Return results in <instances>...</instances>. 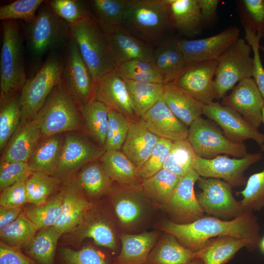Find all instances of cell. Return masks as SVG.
<instances>
[{
	"label": "cell",
	"instance_id": "cell-1",
	"mask_svg": "<svg viewBox=\"0 0 264 264\" xmlns=\"http://www.w3.org/2000/svg\"><path fill=\"white\" fill-rule=\"evenodd\" d=\"M154 227L174 235L182 245L194 252L201 249L210 239L220 236L231 235L247 240L252 251L259 247L261 240L258 219L251 211L228 220L203 217L191 223L178 224L165 220L154 224Z\"/></svg>",
	"mask_w": 264,
	"mask_h": 264
},
{
	"label": "cell",
	"instance_id": "cell-2",
	"mask_svg": "<svg viewBox=\"0 0 264 264\" xmlns=\"http://www.w3.org/2000/svg\"><path fill=\"white\" fill-rule=\"evenodd\" d=\"M107 198L121 233L144 231L155 211L160 209L147 196L141 185H129L114 182Z\"/></svg>",
	"mask_w": 264,
	"mask_h": 264
},
{
	"label": "cell",
	"instance_id": "cell-3",
	"mask_svg": "<svg viewBox=\"0 0 264 264\" xmlns=\"http://www.w3.org/2000/svg\"><path fill=\"white\" fill-rule=\"evenodd\" d=\"M117 220L107 201L93 202L78 224L70 232L63 235V243L79 247L86 239L110 250L116 256L121 243Z\"/></svg>",
	"mask_w": 264,
	"mask_h": 264
},
{
	"label": "cell",
	"instance_id": "cell-4",
	"mask_svg": "<svg viewBox=\"0 0 264 264\" xmlns=\"http://www.w3.org/2000/svg\"><path fill=\"white\" fill-rule=\"evenodd\" d=\"M143 41L156 46L173 29L167 0H131L122 25Z\"/></svg>",
	"mask_w": 264,
	"mask_h": 264
},
{
	"label": "cell",
	"instance_id": "cell-5",
	"mask_svg": "<svg viewBox=\"0 0 264 264\" xmlns=\"http://www.w3.org/2000/svg\"><path fill=\"white\" fill-rule=\"evenodd\" d=\"M71 37L97 82L117 67L106 34L92 16L69 25Z\"/></svg>",
	"mask_w": 264,
	"mask_h": 264
},
{
	"label": "cell",
	"instance_id": "cell-6",
	"mask_svg": "<svg viewBox=\"0 0 264 264\" xmlns=\"http://www.w3.org/2000/svg\"><path fill=\"white\" fill-rule=\"evenodd\" d=\"M23 31L33 66L37 68L44 54L66 46L71 38L68 24L53 12L46 1L34 20L24 24Z\"/></svg>",
	"mask_w": 264,
	"mask_h": 264
},
{
	"label": "cell",
	"instance_id": "cell-7",
	"mask_svg": "<svg viewBox=\"0 0 264 264\" xmlns=\"http://www.w3.org/2000/svg\"><path fill=\"white\" fill-rule=\"evenodd\" d=\"M34 120L42 137L85 129L80 104L62 81L52 90Z\"/></svg>",
	"mask_w": 264,
	"mask_h": 264
},
{
	"label": "cell",
	"instance_id": "cell-8",
	"mask_svg": "<svg viewBox=\"0 0 264 264\" xmlns=\"http://www.w3.org/2000/svg\"><path fill=\"white\" fill-rule=\"evenodd\" d=\"M65 58L51 52L41 67L27 80L21 91L22 109L19 125L33 120L49 94L61 81Z\"/></svg>",
	"mask_w": 264,
	"mask_h": 264
},
{
	"label": "cell",
	"instance_id": "cell-9",
	"mask_svg": "<svg viewBox=\"0 0 264 264\" xmlns=\"http://www.w3.org/2000/svg\"><path fill=\"white\" fill-rule=\"evenodd\" d=\"M0 58V96L21 91L27 81L24 62L23 37L17 20L1 21Z\"/></svg>",
	"mask_w": 264,
	"mask_h": 264
},
{
	"label": "cell",
	"instance_id": "cell-10",
	"mask_svg": "<svg viewBox=\"0 0 264 264\" xmlns=\"http://www.w3.org/2000/svg\"><path fill=\"white\" fill-rule=\"evenodd\" d=\"M187 139L197 155L204 159L223 154L242 158L248 154L245 144L230 141L212 122L201 116L189 126Z\"/></svg>",
	"mask_w": 264,
	"mask_h": 264
},
{
	"label": "cell",
	"instance_id": "cell-11",
	"mask_svg": "<svg viewBox=\"0 0 264 264\" xmlns=\"http://www.w3.org/2000/svg\"><path fill=\"white\" fill-rule=\"evenodd\" d=\"M252 48L239 38L218 59L214 79L217 99L222 98L237 83L252 77Z\"/></svg>",
	"mask_w": 264,
	"mask_h": 264
},
{
	"label": "cell",
	"instance_id": "cell-12",
	"mask_svg": "<svg viewBox=\"0 0 264 264\" xmlns=\"http://www.w3.org/2000/svg\"><path fill=\"white\" fill-rule=\"evenodd\" d=\"M106 150L88 138L76 132H66L59 164L53 176L62 182H68L85 165L98 160Z\"/></svg>",
	"mask_w": 264,
	"mask_h": 264
},
{
	"label": "cell",
	"instance_id": "cell-13",
	"mask_svg": "<svg viewBox=\"0 0 264 264\" xmlns=\"http://www.w3.org/2000/svg\"><path fill=\"white\" fill-rule=\"evenodd\" d=\"M202 191L197 198L204 212L223 220H231L244 214L247 210L241 201L234 197L232 187L219 179L200 177L198 180Z\"/></svg>",
	"mask_w": 264,
	"mask_h": 264
},
{
	"label": "cell",
	"instance_id": "cell-14",
	"mask_svg": "<svg viewBox=\"0 0 264 264\" xmlns=\"http://www.w3.org/2000/svg\"><path fill=\"white\" fill-rule=\"evenodd\" d=\"M262 157L261 153L249 154L242 158L218 155L210 159L196 156L194 170L200 177L223 179L232 187L246 183L244 172Z\"/></svg>",
	"mask_w": 264,
	"mask_h": 264
},
{
	"label": "cell",
	"instance_id": "cell-15",
	"mask_svg": "<svg viewBox=\"0 0 264 264\" xmlns=\"http://www.w3.org/2000/svg\"><path fill=\"white\" fill-rule=\"evenodd\" d=\"M200 176L194 170L182 176L169 199L160 207L170 220L178 224L191 223L204 217V211L194 192Z\"/></svg>",
	"mask_w": 264,
	"mask_h": 264
},
{
	"label": "cell",
	"instance_id": "cell-16",
	"mask_svg": "<svg viewBox=\"0 0 264 264\" xmlns=\"http://www.w3.org/2000/svg\"><path fill=\"white\" fill-rule=\"evenodd\" d=\"M66 49L62 82L80 104H84L93 98L95 82L71 37Z\"/></svg>",
	"mask_w": 264,
	"mask_h": 264
},
{
	"label": "cell",
	"instance_id": "cell-17",
	"mask_svg": "<svg viewBox=\"0 0 264 264\" xmlns=\"http://www.w3.org/2000/svg\"><path fill=\"white\" fill-rule=\"evenodd\" d=\"M218 60L186 64L175 84L186 91L204 106L217 99L214 76Z\"/></svg>",
	"mask_w": 264,
	"mask_h": 264
},
{
	"label": "cell",
	"instance_id": "cell-18",
	"mask_svg": "<svg viewBox=\"0 0 264 264\" xmlns=\"http://www.w3.org/2000/svg\"><path fill=\"white\" fill-rule=\"evenodd\" d=\"M240 31L230 26L210 37L196 40H178V45L186 64L218 60L239 38Z\"/></svg>",
	"mask_w": 264,
	"mask_h": 264
},
{
	"label": "cell",
	"instance_id": "cell-19",
	"mask_svg": "<svg viewBox=\"0 0 264 264\" xmlns=\"http://www.w3.org/2000/svg\"><path fill=\"white\" fill-rule=\"evenodd\" d=\"M203 114L215 121L230 141L238 143L247 139L255 140L261 147L264 134L248 123L239 112L218 102L204 106Z\"/></svg>",
	"mask_w": 264,
	"mask_h": 264
},
{
	"label": "cell",
	"instance_id": "cell-20",
	"mask_svg": "<svg viewBox=\"0 0 264 264\" xmlns=\"http://www.w3.org/2000/svg\"><path fill=\"white\" fill-rule=\"evenodd\" d=\"M221 104L242 115L245 120L258 129L263 122V96L253 79L240 81L231 93L222 98Z\"/></svg>",
	"mask_w": 264,
	"mask_h": 264
},
{
	"label": "cell",
	"instance_id": "cell-21",
	"mask_svg": "<svg viewBox=\"0 0 264 264\" xmlns=\"http://www.w3.org/2000/svg\"><path fill=\"white\" fill-rule=\"evenodd\" d=\"M102 28L109 42L117 67L133 60L153 62L154 46L143 41L122 26Z\"/></svg>",
	"mask_w": 264,
	"mask_h": 264
},
{
	"label": "cell",
	"instance_id": "cell-22",
	"mask_svg": "<svg viewBox=\"0 0 264 264\" xmlns=\"http://www.w3.org/2000/svg\"><path fill=\"white\" fill-rule=\"evenodd\" d=\"M93 98L122 113L130 121L139 118L135 114L125 81L115 69L95 83Z\"/></svg>",
	"mask_w": 264,
	"mask_h": 264
},
{
	"label": "cell",
	"instance_id": "cell-23",
	"mask_svg": "<svg viewBox=\"0 0 264 264\" xmlns=\"http://www.w3.org/2000/svg\"><path fill=\"white\" fill-rule=\"evenodd\" d=\"M140 119L159 138L173 142L187 138L189 128L173 114L162 98Z\"/></svg>",
	"mask_w": 264,
	"mask_h": 264
},
{
	"label": "cell",
	"instance_id": "cell-24",
	"mask_svg": "<svg viewBox=\"0 0 264 264\" xmlns=\"http://www.w3.org/2000/svg\"><path fill=\"white\" fill-rule=\"evenodd\" d=\"M161 231L156 229L138 233H121V247L113 258L114 264H147L149 254Z\"/></svg>",
	"mask_w": 264,
	"mask_h": 264
},
{
	"label": "cell",
	"instance_id": "cell-25",
	"mask_svg": "<svg viewBox=\"0 0 264 264\" xmlns=\"http://www.w3.org/2000/svg\"><path fill=\"white\" fill-rule=\"evenodd\" d=\"M68 182L81 190L92 202L107 197L114 182L99 159L83 166Z\"/></svg>",
	"mask_w": 264,
	"mask_h": 264
},
{
	"label": "cell",
	"instance_id": "cell-26",
	"mask_svg": "<svg viewBox=\"0 0 264 264\" xmlns=\"http://www.w3.org/2000/svg\"><path fill=\"white\" fill-rule=\"evenodd\" d=\"M159 138L140 118L131 121L122 151L139 168L148 159Z\"/></svg>",
	"mask_w": 264,
	"mask_h": 264
},
{
	"label": "cell",
	"instance_id": "cell-27",
	"mask_svg": "<svg viewBox=\"0 0 264 264\" xmlns=\"http://www.w3.org/2000/svg\"><path fill=\"white\" fill-rule=\"evenodd\" d=\"M64 183L61 214L54 225L62 235L68 233L78 224L93 203L71 182Z\"/></svg>",
	"mask_w": 264,
	"mask_h": 264
},
{
	"label": "cell",
	"instance_id": "cell-28",
	"mask_svg": "<svg viewBox=\"0 0 264 264\" xmlns=\"http://www.w3.org/2000/svg\"><path fill=\"white\" fill-rule=\"evenodd\" d=\"M153 62L161 74L164 85L175 84L186 66L178 40L168 38L155 46Z\"/></svg>",
	"mask_w": 264,
	"mask_h": 264
},
{
	"label": "cell",
	"instance_id": "cell-29",
	"mask_svg": "<svg viewBox=\"0 0 264 264\" xmlns=\"http://www.w3.org/2000/svg\"><path fill=\"white\" fill-rule=\"evenodd\" d=\"M42 138L41 132L35 120L19 125L6 144L0 160L27 162Z\"/></svg>",
	"mask_w": 264,
	"mask_h": 264
},
{
	"label": "cell",
	"instance_id": "cell-30",
	"mask_svg": "<svg viewBox=\"0 0 264 264\" xmlns=\"http://www.w3.org/2000/svg\"><path fill=\"white\" fill-rule=\"evenodd\" d=\"M64 138L62 133L42 138L27 162L32 173L54 176L59 164Z\"/></svg>",
	"mask_w": 264,
	"mask_h": 264
},
{
	"label": "cell",
	"instance_id": "cell-31",
	"mask_svg": "<svg viewBox=\"0 0 264 264\" xmlns=\"http://www.w3.org/2000/svg\"><path fill=\"white\" fill-rule=\"evenodd\" d=\"M252 251L247 240L231 235H223L210 239L200 250L195 252L196 258H200L204 264H226L242 248Z\"/></svg>",
	"mask_w": 264,
	"mask_h": 264
},
{
	"label": "cell",
	"instance_id": "cell-32",
	"mask_svg": "<svg viewBox=\"0 0 264 264\" xmlns=\"http://www.w3.org/2000/svg\"><path fill=\"white\" fill-rule=\"evenodd\" d=\"M173 28L187 37L200 34L203 23L198 0H167Z\"/></svg>",
	"mask_w": 264,
	"mask_h": 264
},
{
	"label": "cell",
	"instance_id": "cell-33",
	"mask_svg": "<svg viewBox=\"0 0 264 264\" xmlns=\"http://www.w3.org/2000/svg\"><path fill=\"white\" fill-rule=\"evenodd\" d=\"M162 99L173 114L188 127L203 114L204 106L175 84L164 85Z\"/></svg>",
	"mask_w": 264,
	"mask_h": 264
},
{
	"label": "cell",
	"instance_id": "cell-34",
	"mask_svg": "<svg viewBox=\"0 0 264 264\" xmlns=\"http://www.w3.org/2000/svg\"><path fill=\"white\" fill-rule=\"evenodd\" d=\"M195 259V252L174 235L163 232L149 254L147 264H189Z\"/></svg>",
	"mask_w": 264,
	"mask_h": 264
},
{
	"label": "cell",
	"instance_id": "cell-35",
	"mask_svg": "<svg viewBox=\"0 0 264 264\" xmlns=\"http://www.w3.org/2000/svg\"><path fill=\"white\" fill-rule=\"evenodd\" d=\"M114 182L129 185H140L142 178L138 168L120 150H108L99 159Z\"/></svg>",
	"mask_w": 264,
	"mask_h": 264
},
{
	"label": "cell",
	"instance_id": "cell-36",
	"mask_svg": "<svg viewBox=\"0 0 264 264\" xmlns=\"http://www.w3.org/2000/svg\"><path fill=\"white\" fill-rule=\"evenodd\" d=\"M62 235L54 226L39 230L24 246V252L38 264H54L58 242Z\"/></svg>",
	"mask_w": 264,
	"mask_h": 264
},
{
	"label": "cell",
	"instance_id": "cell-37",
	"mask_svg": "<svg viewBox=\"0 0 264 264\" xmlns=\"http://www.w3.org/2000/svg\"><path fill=\"white\" fill-rule=\"evenodd\" d=\"M110 109L104 103L93 98L80 105V111L85 129L101 147L106 140Z\"/></svg>",
	"mask_w": 264,
	"mask_h": 264
},
{
	"label": "cell",
	"instance_id": "cell-38",
	"mask_svg": "<svg viewBox=\"0 0 264 264\" xmlns=\"http://www.w3.org/2000/svg\"><path fill=\"white\" fill-rule=\"evenodd\" d=\"M20 97L21 91L12 92L0 96V151L5 148L20 125L22 112Z\"/></svg>",
	"mask_w": 264,
	"mask_h": 264
},
{
	"label": "cell",
	"instance_id": "cell-39",
	"mask_svg": "<svg viewBox=\"0 0 264 264\" xmlns=\"http://www.w3.org/2000/svg\"><path fill=\"white\" fill-rule=\"evenodd\" d=\"M136 115L140 118L162 98V83L139 82L125 80Z\"/></svg>",
	"mask_w": 264,
	"mask_h": 264
},
{
	"label": "cell",
	"instance_id": "cell-40",
	"mask_svg": "<svg viewBox=\"0 0 264 264\" xmlns=\"http://www.w3.org/2000/svg\"><path fill=\"white\" fill-rule=\"evenodd\" d=\"M131 0L88 1L92 17L103 28L122 26Z\"/></svg>",
	"mask_w": 264,
	"mask_h": 264
},
{
	"label": "cell",
	"instance_id": "cell-41",
	"mask_svg": "<svg viewBox=\"0 0 264 264\" xmlns=\"http://www.w3.org/2000/svg\"><path fill=\"white\" fill-rule=\"evenodd\" d=\"M181 178L163 168L152 176L143 179L141 185L147 196L160 208L172 195Z\"/></svg>",
	"mask_w": 264,
	"mask_h": 264
},
{
	"label": "cell",
	"instance_id": "cell-42",
	"mask_svg": "<svg viewBox=\"0 0 264 264\" xmlns=\"http://www.w3.org/2000/svg\"><path fill=\"white\" fill-rule=\"evenodd\" d=\"M63 188L49 197L44 203L33 205L23 211L38 230L54 226L61 214Z\"/></svg>",
	"mask_w": 264,
	"mask_h": 264
},
{
	"label": "cell",
	"instance_id": "cell-43",
	"mask_svg": "<svg viewBox=\"0 0 264 264\" xmlns=\"http://www.w3.org/2000/svg\"><path fill=\"white\" fill-rule=\"evenodd\" d=\"M57 264H114L110 255L91 244L76 249L63 247L58 252Z\"/></svg>",
	"mask_w": 264,
	"mask_h": 264
},
{
	"label": "cell",
	"instance_id": "cell-44",
	"mask_svg": "<svg viewBox=\"0 0 264 264\" xmlns=\"http://www.w3.org/2000/svg\"><path fill=\"white\" fill-rule=\"evenodd\" d=\"M23 212L11 224L0 229V242L22 249L38 231Z\"/></svg>",
	"mask_w": 264,
	"mask_h": 264
},
{
	"label": "cell",
	"instance_id": "cell-45",
	"mask_svg": "<svg viewBox=\"0 0 264 264\" xmlns=\"http://www.w3.org/2000/svg\"><path fill=\"white\" fill-rule=\"evenodd\" d=\"M196 156L187 139L174 142L163 168L182 177L194 170Z\"/></svg>",
	"mask_w": 264,
	"mask_h": 264
},
{
	"label": "cell",
	"instance_id": "cell-46",
	"mask_svg": "<svg viewBox=\"0 0 264 264\" xmlns=\"http://www.w3.org/2000/svg\"><path fill=\"white\" fill-rule=\"evenodd\" d=\"M62 182L59 178L44 173H32L25 181L28 203L35 205L44 203Z\"/></svg>",
	"mask_w": 264,
	"mask_h": 264
},
{
	"label": "cell",
	"instance_id": "cell-47",
	"mask_svg": "<svg viewBox=\"0 0 264 264\" xmlns=\"http://www.w3.org/2000/svg\"><path fill=\"white\" fill-rule=\"evenodd\" d=\"M116 71L124 80L163 83V79L153 62L133 60L118 66Z\"/></svg>",
	"mask_w": 264,
	"mask_h": 264
},
{
	"label": "cell",
	"instance_id": "cell-48",
	"mask_svg": "<svg viewBox=\"0 0 264 264\" xmlns=\"http://www.w3.org/2000/svg\"><path fill=\"white\" fill-rule=\"evenodd\" d=\"M46 2L59 18L71 25L91 16L88 2L80 0H51Z\"/></svg>",
	"mask_w": 264,
	"mask_h": 264
},
{
	"label": "cell",
	"instance_id": "cell-49",
	"mask_svg": "<svg viewBox=\"0 0 264 264\" xmlns=\"http://www.w3.org/2000/svg\"><path fill=\"white\" fill-rule=\"evenodd\" d=\"M243 28H248L264 37V0L236 1Z\"/></svg>",
	"mask_w": 264,
	"mask_h": 264
},
{
	"label": "cell",
	"instance_id": "cell-50",
	"mask_svg": "<svg viewBox=\"0 0 264 264\" xmlns=\"http://www.w3.org/2000/svg\"><path fill=\"white\" fill-rule=\"evenodd\" d=\"M261 148L264 151V142ZM240 193L242 196L241 202L245 210L254 212L264 208V169L251 175Z\"/></svg>",
	"mask_w": 264,
	"mask_h": 264
},
{
	"label": "cell",
	"instance_id": "cell-51",
	"mask_svg": "<svg viewBox=\"0 0 264 264\" xmlns=\"http://www.w3.org/2000/svg\"><path fill=\"white\" fill-rule=\"evenodd\" d=\"M43 0H17L1 6L0 19L6 20H21L25 23H31L35 19Z\"/></svg>",
	"mask_w": 264,
	"mask_h": 264
},
{
	"label": "cell",
	"instance_id": "cell-52",
	"mask_svg": "<svg viewBox=\"0 0 264 264\" xmlns=\"http://www.w3.org/2000/svg\"><path fill=\"white\" fill-rule=\"evenodd\" d=\"M130 121L122 113L110 110L108 130L103 146L106 151L122 149L127 136Z\"/></svg>",
	"mask_w": 264,
	"mask_h": 264
},
{
	"label": "cell",
	"instance_id": "cell-53",
	"mask_svg": "<svg viewBox=\"0 0 264 264\" xmlns=\"http://www.w3.org/2000/svg\"><path fill=\"white\" fill-rule=\"evenodd\" d=\"M173 144L172 141L159 138L148 159L138 168L142 179L152 176L163 168Z\"/></svg>",
	"mask_w": 264,
	"mask_h": 264
},
{
	"label": "cell",
	"instance_id": "cell-54",
	"mask_svg": "<svg viewBox=\"0 0 264 264\" xmlns=\"http://www.w3.org/2000/svg\"><path fill=\"white\" fill-rule=\"evenodd\" d=\"M27 162H0V190L17 182L25 181L32 174Z\"/></svg>",
	"mask_w": 264,
	"mask_h": 264
},
{
	"label": "cell",
	"instance_id": "cell-55",
	"mask_svg": "<svg viewBox=\"0 0 264 264\" xmlns=\"http://www.w3.org/2000/svg\"><path fill=\"white\" fill-rule=\"evenodd\" d=\"M245 40L250 45L253 52L252 77L264 100V68L260 55V41L261 36L256 32L244 28Z\"/></svg>",
	"mask_w": 264,
	"mask_h": 264
},
{
	"label": "cell",
	"instance_id": "cell-56",
	"mask_svg": "<svg viewBox=\"0 0 264 264\" xmlns=\"http://www.w3.org/2000/svg\"><path fill=\"white\" fill-rule=\"evenodd\" d=\"M25 181L17 182L1 190L0 206L22 208L28 203Z\"/></svg>",
	"mask_w": 264,
	"mask_h": 264
},
{
	"label": "cell",
	"instance_id": "cell-57",
	"mask_svg": "<svg viewBox=\"0 0 264 264\" xmlns=\"http://www.w3.org/2000/svg\"><path fill=\"white\" fill-rule=\"evenodd\" d=\"M0 264H38L21 249L0 242Z\"/></svg>",
	"mask_w": 264,
	"mask_h": 264
},
{
	"label": "cell",
	"instance_id": "cell-58",
	"mask_svg": "<svg viewBox=\"0 0 264 264\" xmlns=\"http://www.w3.org/2000/svg\"><path fill=\"white\" fill-rule=\"evenodd\" d=\"M203 25H211L216 21L219 0H198Z\"/></svg>",
	"mask_w": 264,
	"mask_h": 264
},
{
	"label": "cell",
	"instance_id": "cell-59",
	"mask_svg": "<svg viewBox=\"0 0 264 264\" xmlns=\"http://www.w3.org/2000/svg\"><path fill=\"white\" fill-rule=\"evenodd\" d=\"M22 211L21 208L6 207L0 206V229L13 222Z\"/></svg>",
	"mask_w": 264,
	"mask_h": 264
},
{
	"label": "cell",
	"instance_id": "cell-60",
	"mask_svg": "<svg viewBox=\"0 0 264 264\" xmlns=\"http://www.w3.org/2000/svg\"><path fill=\"white\" fill-rule=\"evenodd\" d=\"M259 247L260 248L261 252L264 254V237H263L262 238H261Z\"/></svg>",
	"mask_w": 264,
	"mask_h": 264
},
{
	"label": "cell",
	"instance_id": "cell-61",
	"mask_svg": "<svg viewBox=\"0 0 264 264\" xmlns=\"http://www.w3.org/2000/svg\"><path fill=\"white\" fill-rule=\"evenodd\" d=\"M189 264H204V263L200 258H196Z\"/></svg>",
	"mask_w": 264,
	"mask_h": 264
},
{
	"label": "cell",
	"instance_id": "cell-62",
	"mask_svg": "<svg viewBox=\"0 0 264 264\" xmlns=\"http://www.w3.org/2000/svg\"><path fill=\"white\" fill-rule=\"evenodd\" d=\"M262 113H263V122L264 123V106L263 108Z\"/></svg>",
	"mask_w": 264,
	"mask_h": 264
},
{
	"label": "cell",
	"instance_id": "cell-63",
	"mask_svg": "<svg viewBox=\"0 0 264 264\" xmlns=\"http://www.w3.org/2000/svg\"><path fill=\"white\" fill-rule=\"evenodd\" d=\"M260 49L262 50L264 53V45H260Z\"/></svg>",
	"mask_w": 264,
	"mask_h": 264
}]
</instances>
